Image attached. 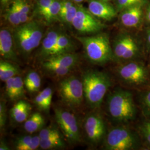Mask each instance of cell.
Wrapping results in <instances>:
<instances>
[{
    "label": "cell",
    "instance_id": "1",
    "mask_svg": "<svg viewBox=\"0 0 150 150\" xmlns=\"http://www.w3.org/2000/svg\"><path fill=\"white\" fill-rule=\"evenodd\" d=\"M82 81L87 105L94 109L100 107L104 97L111 85L109 76L101 71L87 70L82 75Z\"/></svg>",
    "mask_w": 150,
    "mask_h": 150
},
{
    "label": "cell",
    "instance_id": "2",
    "mask_svg": "<svg viewBox=\"0 0 150 150\" xmlns=\"http://www.w3.org/2000/svg\"><path fill=\"white\" fill-rule=\"evenodd\" d=\"M82 45L86 57L94 64H104L114 59L112 48L106 33L91 36H77Z\"/></svg>",
    "mask_w": 150,
    "mask_h": 150
},
{
    "label": "cell",
    "instance_id": "3",
    "mask_svg": "<svg viewBox=\"0 0 150 150\" xmlns=\"http://www.w3.org/2000/svg\"><path fill=\"white\" fill-rule=\"evenodd\" d=\"M110 116L118 122L126 123L134 120L136 108L132 94L122 89L113 92L107 99Z\"/></svg>",
    "mask_w": 150,
    "mask_h": 150
},
{
    "label": "cell",
    "instance_id": "4",
    "mask_svg": "<svg viewBox=\"0 0 150 150\" xmlns=\"http://www.w3.org/2000/svg\"><path fill=\"white\" fill-rule=\"evenodd\" d=\"M13 36L18 51L23 56L26 57L41 42L43 29L37 22H27L15 27Z\"/></svg>",
    "mask_w": 150,
    "mask_h": 150
},
{
    "label": "cell",
    "instance_id": "5",
    "mask_svg": "<svg viewBox=\"0 0 150 150\" xmlns=\"http://www.w3.org/2000/svg\"><path fill=\"white\" fill-rule=\"evenodd\" d=\"M105 149L108 150H131L139 145L136 135L126 127H116L107 134L105 141Z\"/></svg>",
    "mask_w": 150,
    "mask_h": 150
},
{
    "label": "cell",
    "instance_id": "6",
    "mask_svg": "<svg viewBox=\"0 0 150 150\" xmlns=\"http://www.w3.org/2000/svg\"><path fill=\"white\" fill-rule=\"evenodd\" d=\"M57 90L62 101L69 107H79L85 98L82 81L74 76L61 81Z\"/></svg>",
    "mask_w": 150,
    "mask_h": 150
},
{
    "label": "cell",
    "instance_id": "7",
    "mask_svg": "<svg viewBox=\"0 0 150 150\" xmlns=\"http://www.w3.org/2000/svg\"><path fill=\"white\" fill-rule=\"evenodd\" d=\"M54 115L56 121L67 141L72 144L79 142L80 131L75 115L62 108H54Z\"/></svg>",
    "mask_w": 150,
    "mask_h": 150
},
{
    "label": "cell",
    "instance_id": "8",
    "mask_svg": "<svg viewBox=\"0 0 150 150\" xmlns=\"http://www.w3.org/2000/svg\"><path fill=\"white\" fill-rule=\"evenodd\" d=\"M118 77L126 83L139 85L146 83L149 73L144 64L136 61H130L119 66L117 70Z\"/></svg>",
    "mask_w": 150,
    "mask_h": 150
},
{
    "label": "cell",
    "instance_id": "9",
    "mask_svg": "<svg viewBox=\"0 0 150 150\" xmlns=\"http://www.w3.org/2000/svg\"><path fill=\"white\" fill-rule=\"evenodd\" d=\"M76 30L82 34L95 33L101 31L105 25L88 10L78 6V9L71 25Z\"/></svg>",
    "mask_w": 150,
    "mask_h": 150
},
{
    "label": "cell",
    "instance_id": "10",
    "mask_svg": "<svg viewBox=\"0 0 150 150\" xmlns=\"http://www.w3.org/2000/svg\"><path fill=\"white\" fill-rule=\"evenodd\" d=\"M112 50L114 58L122 61H129L138 56L139 48L134 38L128 34H123L116 39Z\"/></svg>",
    "mask_w": 150,
    "mask_h": 150
},
{
    "label": "cell",
    "instance_id": "11",
    "mask_svg": "<svg viewBox=\"0 0 150 150\" xmlns=\"http://www.w3.org/2000/svg\"><path fill=\"white\" fill-rule=\"evenodd\" d=\"M84 131L87 141L91 145L98 144L104 138L106 126L101 116L98 113H90L84 121Z\"/></svg>",
    "mask_w": 150,
    "mask_h": 150
},
{
    "label": "cell",
    "instance_id": "12",
    "mask_svg": "<svg viewBox=\"0 0 150 150\" xmlns=\"http://www.w3.org/2000/svg\"><path fill=\"white\" fill-rule=\"evenodd\" d=\"M14 45L13 33L7 28H2L0 31V54L4 59L14 62L18 61Z\"/></svg>",
    "mask_w": 150,
    "mask_h": 150
},
{
    "label": "cell",
    "instance_id": "13",
    "mask_svg": "<svg viewBox=\"0 0 150 150\" xmlns=\"http://www.w3.org/2000/svg\"><path fill=\"white\" fill-rule=\"evenodd\" d=\"M143 17V2L132 6L123 10L120 20L124 26L136 28L139 26Z\"/></svg>",
    "mask_w": 150,
    "mask_h": 150
},
{
    "label": "cell",
    "instance_id": "14",
    "mask_svg": "<svg viewBox=\"0 0 150 150\" xmlns=\"http://www.w3.org/2000/svg\"><path fill=\"white\" fill-rule=\"evenodd\" d=\"M88 11L98 19L110 21L117 15V11L108 2L101 0H90Z\"/></svg>",
    "mask_w": 150,
    "mask_h": 150
},
{
    "label": "cell",
    "instance_id": "15",
    "mask_svg": "<svg viewBox=\"0 0 150 150\" xmlns=\"http://www.w3.org/2000/svg\"><path fill=\"white\" fill-rule=\"evenodd\" d=\"M79 56L76 54L70 52L48 57L43 60L42 62L49 64H56L63 67L73 69L79 64Z\"/></svg>",
    "mask_w": 150,
    "mask_h": 150
},
{
    "label": "cell",
    "instance_id": "16",
    "mask_svg": "<svg viewBox=\"0 0 150 150\" xmlns=\"http://www.w3.org/2000/svg\"><path fill=\"white\" fill-rule=\"evenodd\" d=\"M61 32L56 30H51L47 33L42 40L41 47L40 51V56L43 59L49 57L57 42Z\"/></svg>",
    "mask_w": 150,
    "mask_h": 150
},
{
    "label": "cell",
    "instance_id": "17",
    "mask_svg": "<svg viewBox=\"0 0 150 150\" xmlns=\"http://www.w3.org/2000/svg\"><path fill=\"white\" fill-rule=\"evenodd\" d=\"M31 110V105L25 101L20 100L13 105L10 110V115L17 123L25 122L30 116Z\"/></svg>",
    "mask_w": 150,
    "mask_h": 150
},
{
    "label": "cell",
    "instance_id": "18",
    "mask_svg": "<svg viewBox=\"0 0 150 150\" xmlns=\"http://www.w3.org/2000/svg\"><path fill=\"white\" fill-rule=\"evenodd\" d=\"M78 9V6L75 5L70 0H62L59 18L64 23L72 25Z\"/></svg>",
    "mask_w": 150,
    "mask_h": 150
},
{
    "label": "cell",
    "instance_id": "19",
    "mask_svg": "<svg viewBox=\"0 0 150 150\" xmlns=\"http://www.w3.org/2000/svg\"><path fill=\"white\" fill-rule=\"evenodd\" d=\"M74 48V45L71 39L67 35L61 33L56 46L49 57L61 54L72 52Z\"/></svg>",
    "mask_w": 150,
    "mask_h": 150
},
{
    "label": "cell",
    "instance_id": "20",
    "mask_svg": "<svg viewBox=\"0 0 150 150\" xmlns=\"http://www.w3.org/2000/svg\"><path fill=\"white\" fill-rule=\"evenodd\" d=\"M45 123V118L40 113H33L25 121L23 127L27 132L33 134L43 128Z\"/></svg>",
    "mask_w": 150,
    "mask_h": 150
},
{
    "label": "cell",
    "instance_id": "21",
    "mask_svg": "<svg viewBox=\"0 0 150 150\" xmlns=\"http://www.w3.org/2000/svg\"><path fill=\"white\" fill-rule=\"evenodd\" d=\"M20 70L16 64L10 61L1 59L0 61V79L1 81L6 82L11 78L20 74Z\"/></svg>",
    "mask_w": 150,
    "mask_h": 150
},
{
    "label": "cell",
    "instance_id": "22",
    "mask_svg": "<svg viewBox=\"0 0 150 150\" xmlns=\"http://www.w3.org/2000/svg\"><path fill=\"white\" fill-rule=\"evenodd\" d=\"M23 81L25 87L28 91L35 92L40 90L41 85V80L40 75L36 71H30Z\"/></svg>",
    "mask_w": 150,
    "mask_h": 150
},
{
    "label": "cell",
    "instance_id": "23",
    "mask_svg": "<svg viewBox=\"0 0 150 150\" xmlns=\"http://www.w3.org/2000/svg\"><path fill=\"white\" fill-rule=\"evenodd\" d=\"M64 146L65 144L61 135L41 139L40 147L42 150H54L64 148Z\"/></svg>",
    "mask_w": 150,
    "mask_h": 150
},
{
    "label": "cell",
    "instance_id": "24",
    "mask_svg": "<svg viewBox=\"0 0 150 150\" xmlns=\"http://www.w3.org/2000/svg\"><path fill=\"white\" fill-rule=\"evenodd\" d=\"M61 4V0H54L49 7L47 11L42 16L46 21L51 22L53 21L56 18H59Z\"/></svg>",
    "mask_w": 150,
    "mask_h": 150
},
{
    "label": "cell",
    "instance_id": "25",
    "mask_svg": "<svg viewBox=\"0 0 150 150\" xmlns=\"http://www.w3.org/2000/svg\"><path fill=\"white\" fill-rule=\"evenodd\" d=\"M6 18L12 26L17 27L21 25L19 12L18 10L16 2L14 1L6 13Z\"/></svg>",
    "mask_w": 150,
    "mask_h": 150
},
{
    "label": "cell",
    "instance_id": "26",
    "mask_svg": "<svg viewBox=\"0 0 150 150\" xmlns=\"http://www.w3.org/2000/svg\"><path fill=\"white\" fill-rule=\"evenodd\" d=\"M25 83L21 77L17 75L14 77V85L13 95L11 100L15 101L20 99L25 95Z\"/></svg>",
    "mask_w": 150,
    "mask_h": 150
},
{
    "label": "cell",
    "instance_id": "27",
    "mask_svg": "<svg viewBox=\"0 0 150 150\" xmlns=\"http://www.w3.org/2000/svg\"><path fill=\"white\" fill-rule=\"evenodd\" d=\"M42 65L45 70L57 76H63L67 75L72 70V69L63 67L56 64H49L45 62H42Z\"/></svg>",
    "mask_w": 150,
    "mask_h": 150
},
{
    "label": "cell",
    "instance_id": "28",
    "mask_svg": "<svg viewBox=\"0 0 150 150\" xmlns=\"http://www.w3.org/2000/svg\"><path fill=\"white\" fill-rule=\"evenodd\" d=\"M20 14L21 24L28 22V14L30 13V7L25 0H15Z\"/></svg>",
    "mask_w": 150,
    "mask_h": 150
},
{
    "label": "cell",
    "instance_id": "29",
    "mask_svg": "<svg viewBox=\"0 0 150 150\" xmlns=\"http://www.w3.org/2000/svg\"><path fill=\"white\" fill-rule=\"evenodd\" d=\"M33 136L30 135L23 136L16 139L15 147L17 150H26L28 146L32 141Z\"/></svg>",
    "mask_w": 150,
    "mask_h": 150
},
{
    "label": "cell",
    "instance_id": "30",
    "mask_svg": "<svg viewBox=\"0 0 150 150\" xmlns=\"http://www.w3.org/2000/svg\"><path fill=\"white\" fill-rule=\"evenodd\" d=\"M38 136L41 139H46L52 137L61 136L59 129L55 126H49L46 128L42 129L40 132Z\"/></svg>",
    "mask_w": 150,
    "mask_h": 150
},
{
    "label": "cell",
    "instance_id": "31",
    "mask_svg": "<svg viewBox=\"0 0 150 150\" xmlns=\"http://www.w3.org/2000/svg\"><path fill=\"white\" fill-rule=\"evenodd\" d=\"M141 104L144 113L146 116L150 118V90L142 94Z\"/></svg>",
    "mask_w": 150,
    "mask_h": 150
},
{
    "label": "cell",
    "instance_id": "32",
    "mask_svg": "<svg viewBox=\"0 0 150 150\" xmlns=\"http://www.w3.org/2000/svg\"><path fill=\"white\" fill-rule=\"evenodd\" d=\"M142 2L143 0H117V8L118 11H123V10L127 8Z\"/></svg>",
    "mask_w": 150,
    "mask_h": 150
},
{
    "label": "cell",
    "instance_id": "33",
    "mask_svg": "<svg viewBox=\"0 0 150 150\" xmlns=\"http://www.w3.org/2000/svg\"><path fill=\"white\" fill-rule=\"evenodd\" d=\"M53 1L54 0H39L36 7L38 13L43 16Z\"/></svg>",
    "mask_w": 150,
    "mask_h": 150
},
{
    "label": "cell",
    "instance_id": "34",
    "mask_svg": "<svg viewBox=\"0 0 150 150\" xmlns=\"http://www.w3.org/2000/svg\"><path fill=\"white\" fill-rule=\"evenodd\" d=\"M42 96L44 99V101L45 102L46 106L47 108V110L48 111L50 109V107L51 104V101H52V95H53V92H52V90L50 87H46L42 91L40 92Z\"/></svg>",
    "mask_w": 150,
    "mask_h": 150
},
{
    "label": "cell",
    "instance_id": "35",
    "mask_svg": "<svg viewBox=\"0 0 150 150\" xmlns=\"http://www.w3.org/2000/svg\"><path fill=\"white\" fill-rule=\"evenodd\" d=\"M140 129L144 138L150 146V120L143 123Z\"/></svg>",
    "mask_w": 150,
    "mask_h": 150
},
{
    "label": "cell",
    "instance_id": "36",
    "mask_svg": "<svg viewBox=\"0 0 150 150\" xmlns=\"http://www.w3.org/2000/svg\"><path fill=\"white\" fill-rule=\"evenodd\" d=\"M6 106L5 102L1 100L0 102V128L1 129H4L5 126L6 121Z\"/></svg>",
    "mask_w": 150,
    "mask_h": 150
},
{
    "label": "cell",
    "instance_id": "37",
    "mask_svg": "<svg viewBox=\"0 0 150 150\" xmlns=\"http://www.w3.org/2000/svg\"><path fill=\"white\" fill-rule=\"evenodd\" d=\"M13 85H14V77L11 78L5 82V92L7 97L12 99L13 91Z\"/></svg>",
    "mask_w": 150,
    "mask_h": 150
},
{
    "label": "cell",
    "instance_id": "38",
    "mask_svg": "<svg viewBox=\"0 0 150 150\" xmlns=\"http://www.w3.org/2000/svg\"><path fill=\"white\" fill-rule=\"evenodd\" d=\"M35 103L40 109L43 111H47V108L46 106L45 102L44 101L43 97L42 96L40 92L36 96L35 98Z\"/></svg>",
    "mask_w": 150,
    "mask_h": 150
},
{
    "label": "cell",
    "instance_id": "39",
    "mask_svg": "<svg viewBox=\"0 0 150 150\" xmlns=\"http://www.w3.org/2000/svg\"><path fill=\"white\" fill-rule=\"evenodd\" d=\"M146 18V20H147V22L150 24V3L149 4V5L147 7Z\"/></svg>",
    "mask_w": 150,
    "mask_h": 150
},
{
    "label": "cell",
    "instance_id": "40",
    "mask_svg": "<svg viewBox=\"0 0 150 150\" xmlns=\"http://www.w3.org/2000/svg\"><path fill=\"white\" fill-rule=\"evenodd\" d=\"M10 150L9 147L7 146V145L6 144L5 142L4 141H1L0 144V150Z\"/></svg>",
    "mask_w": 150,
    "mask_h": 150
},
{
    "label": "cell",
    "instance_id": "41",
    "mask_svg": "<svg viewBox=\"0 0 150 150\" xmlns=\"http://www.w3.org/2000/svg\"><path fill=\"white\" fill-rule=\"evenodd\" d=\"M147 46L150 48V30L147 32Z\"/></svg>",
    "mask_w": 150,
    "mask_h": 150
},
{
    "label": "cell",
    "instance_id": "42",
    "mask_svg": "<svg viewBox=\"0 0 150 150\" xmlns=\"http://www.w3.org/2000/svg\"><path fill=\"white\" fill-rule=\"evenodd\" d=\"M11 0H1V4H3V5H5L8 4L9 2H10Z\"/></svg>",
    "mask_w": 150,
    "mask_h": 150
},
{
    "label": "cell",
    "instance_id": "43",
    "mask_svg": "<svg viewBox=\"0 0 150 150\" xmlns=\"http://www.w3.org/2000/svg\"><path fill=\"white\" fill-rule=\"evenodd\" d=\"M84 0H72V1H74V2H75L76 3H81V2H83Z\"/></svg>",
    "mask_w": 150,
    "mask_h": 150
},
{
    "label": "cell",
    "instance_id": "44",
    "mask_svg": "<svg viewBox=\"0 0 150 150\" xmlns=\"http://www.w3.org/2000/svg\"><path fill=\"white\" fill-rule=\"evenodd\" d=\"M101 1H105V2H110V1H112V0H101Z\"/></svg>",
    "mask_w": 150,
    "mask_h": 150
}]
</instances>
